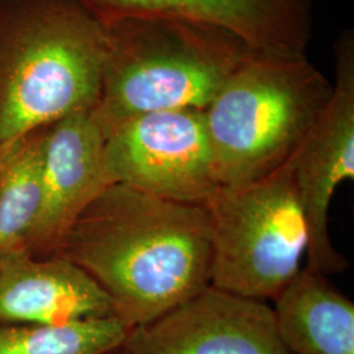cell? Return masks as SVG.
I'll return each instance as SVG.
<instances>
[{
    "label": "cell",
    "mask_w": 354,
    "mask_h": 354,
    "mask_svg": "<svg viewBox=\"0 0 354 354\" xmlns=\"http://www.w3.org/2000/svg\"><path fill=\"white\" fill-rule=\"evenodd\" d=\"M113 304L114 317L138 328L210 286L212 245L203 205L178 203L111 184L59 241Z\"/></svg>",
    "instance_id": "cell-1"
},
{
    "label": "cell",
    "mask_w": 354,
    "mask_h": 354,
    "mask_svg": "<svg viewBox=\"0 0 354 354\" xmlns=\"http://www.w3.org/2000/svg\"><path fill=\"white\" fill-rule=\"evenodd\" d=\"M106 55L102 17L80 0H0V152L96 106Z\"/></svg>",
    "instance_id": "cell-2"
},
{
    "label": "cell",
    "mask_w": 354,
    "mask_h": 354,
    "mask_svg": "<svg viewBox=\"0 0 354 354\" xmlns=\"http://www.w3.org/2000/svg\"><path fill=\"white\" fill-rule=\"evenodd\" d=\"M106 55L93 114L105 134L142 114L205 111L250 57L239 41L171 16L102 17Z\"/></svg>",
    "instance_id": "cell-3"
},
{
    "label": "cell",
    "mask_w": 354,
    "mask_h": 354,
    "mask_svg": "<svg viewBox=\"0 0 354 354\" xmlns=\"http://www.w3.org/2000/svg\"><path fill=\"white\" fill-rule=\"evenodd\" d=\"M330 93L306 57H250L203 111L221 184L252 183L286 165Z\"/></svg>",
    "instance_id": "cell-4"
},
{
    "label": "cell",
    "mask_w": 354,
    "mask_h": 354,
    "mask_svg": "<svg viewBox=\"0 0 354 354\" xmlns=\"http://www.w3.org/2000/svg\"><path fill=\"white\" fill-rule=\"evenodd\" d=\"M212 245L210 285L276 299L301 270L308 235L290 163L239 185H221L203 203Z\"/></svg>",
    "instance_id": "cell-5"
},
{
    "label": "cell",
    "mask_w": 354,
    "mask_h": 354,
    "mask_svg": "<svg viewBox=\"0 0 354 354\" xmlns=\"http://www.w3.org/2000/svg\"><path fill=\"white\" fill-rule=\"evenodd\" d=\"M109 185L121 184L167 200L203 205L222 184L203 111L142 114L105 140Z\"/></svg>",
    "instance_id": "cell-6"
},
{
    "label": "cell",
    "mask_w": 354,
    "mask_h": 354,
    "mask_svg": "<svg viewBox=\"0 0 354 354\" xmlns=\"http://www.w3.org/2000/svg\"><path fill=\"white\" fill-rule=\"evenodd\" d=\"M336 80L323 112L291 156V172L307 227V269L342 273L348 261L329 236L332 197L354 178V39L346 32L336 42Z\"/></svg>",
    "instance_id": "cell-7"
},
{
    "label": "cell",
    "mask_w": 354,
    "mask_h": 354,
    "mask_svg": "<svg viewBox=\"0 0 354 354\" xmlns=\"http://www.w3.org/2000/svg\"><path fill=\"white\" fill-rule=\"evenodd\" d=\"M122 349L127 354H291L270 306L212 285L150 324L130 329Z\"/></svg>",
    "instance_id": "cell-8"
},
{
    "label": "cell",
    "mask_w": 354,
    "mask_h": 354,
    "mask_svg": "<svg viewBox=\"0 0 354 354\" xmlns=\"http://www.w3.org/2000/svg\"><path fill=\"white\" fill-rule=\"evenodd\" d=\"M105 140L93 108L42 129L44 201L29 252H55L76 218L109 185Z\"/></svg>",
    "instance_id": "cell-9"
},
{
    "label": "cell",
    "mask_w": 354,
    "mask_h": 354,
    "mask_svg": "<svg viewBox=\"0 0 354 354\" xmlns=\"http://www.w3.org/2000/svg\"><path fill=\"white\" fill-rule=\"evenodd\" d=\"M100 17L171 16L210 26L254 55L306 57L311 0H80Z\"/></svg>",
    "instance_id": "cell-10"
},
{
    "label": "cell",
    "mask_w": 354,
    "mask_h": 354,
    "mask_svg": "<svg viewBox=\"0 0 354 354\" xmlns=\"http://www.w3.org/2000/svg\"><path fill=\"white\" fill-rule=\"evenodd\" d=\"M114 317L102 286L70 259L29 251L0 259V323L58 326Z\"/></svg>",
    "instance_id": "cell-11"
},
{
    "label": "cell",
    "mask_w": 354,
    "mask_h": 354,
    "mask_svg": "<svg viewBox=\"0 0 354 354\" xmlns=\"http://www.w3.org/2000/svg\"><path fill=\"white\" fill-rule=\"evenodd\" d=\"M274 304L291 354H354V304L324 274L301 269Z\"/></svg>",
    "instance_id": "cell-12"
},
{
    "label": "cell",
    "mask_w": 354,
    "mask_h": 354,
    "mask_svg": "<svg viewBox=\"0 0 354 354\" xmlns=\"http://www.w3.org/2000/svg\"><path fill=\"white\" fill-rule=\"evenodd\" d=\"M42 201L41 129L0 152V259L29 251Z\"/></svg>",
    "instance_id": "cell-13"
},
{
    "label": "cell",
    "mask_w": 354,
    "mask_h": 354,
    "mask_svg": "<svg viewBox=\"0 0 354 354\" xmlns=\"http://www.w3.org/2000/svg\"><path fill=\"white\" fill-rule=\"evenodd\" d=\"M129 330L115 317L58 326L0 323V354H114Z\"/></svg>",
    "instance_id": "cell-14"
},
{
    "label": "cell",
    "mask_w": 354,
    "mask_h": 354,
    "mask_svg": "<svg viewBox=\"0 0 354 354\" xmlns=\"http://www.w3.org/2000/svg\"><path fill=\"white\" fill-rule=\"evenodd\" d=\"M114 354H127V352L125 349H121V351H118V352H115Z\"/></svg>",
    "instance_id": "cell-15"
}]
</instances>
